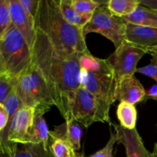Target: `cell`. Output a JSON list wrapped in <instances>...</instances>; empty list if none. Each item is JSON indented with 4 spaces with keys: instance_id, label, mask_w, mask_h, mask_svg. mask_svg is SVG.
Masks as SVG:
<instances>
[{
    "instance_id": "obj_18",
    "label": "cell",
    "mask_w": 157,
    "mask_h": 157,
    "mask_svg": "<svg viewBox=\"0 0 157 157\" xmlns=\"http://www.w3.org/2000/svg\"><path fill=\"white\" fill-rule=\"evenodd\" d=\"M117 116L120 125L127 130L136 129L137 112L134 105L126 102H120L117 110Z\"/></svg>"
},
{
    "instance_id": "obj_22",
    "label": "cell",
    "mask_w": 157,
    "mask_h": 157,
    "mask_svg": "<svg viewBox=\"0 0 157 157\" xmlns=\"http://www.w3.org/2000/svg\"><path fill=\"white\" fill-rule=\"evenodd\" d=\"M103 2L94 0H72V6L78 13L83 15H92Z\"/></svg>"
},
{
    "instance_id": "obj_5",
    "label": "cell",
    "mask_w": 157,
    "mask_h": 157,
    "mask_svg": "<svg viewBox=\"0 0 157 157\" xmlns=\"http://www.w3.org/2000/svg\"><path fill=\"white\" fill-rule=\"evenodd\" d=\"M0 49L6 72L14 77L25 70L32 62V52L19 31L11 23L0 39Z\"/></svg>"
},
{
    "instance_id": "obj_3",
    "label": "cell",
    "mask_w": 157,
    "mask_h": 157,
    "mask_svg": "<svg viewBox=\"0 0 157 157\" xmlns=\"http://www.w3.org/2000/svg\"><path fill=\"white\" fill-rule=\"evenodd\" d=\"M80 63L81 87L111 106L117 101V78L107 59L87 52L80 55Z\"/></svg>"
},
{
    "instance_id": "obj_19",
    "label": "cell",
    "mask_w": 157,
    "mask_h": 157,
    "mask_svg": "<svg viewBox=\"0 0 157 157\" xmlns=\"http://www.w3.org/2000/svg\"><path fill=\"white\" fill-rule=\"evenodd\" d=\"M18 144L17 150L12 156L2 157H55L51 149H46L43 144Z\"/></svg>"
},
{
    "instance_id": "obj_14",
    "label": "cell",
    "mask_w": 157,
    "mask_h": 157,
    "mask_svg": "<svg viewBox=\"0 0 157 157\" xmlns=\"http://www.w3.org/2000/svg\"><path fill=\"white\" fill-rule=\"evenodd\" d=\"M82 130L78 122L75 120L66 121L61 125L55 127L53 131H49V137H57L67 141L75 151L81 148Z\"/></svg>"
},
{
    "instance_id": "obj_10",
    "label": "cell",
    "mask_w": 157,
    "mask_h": 157,
    "mask_svg": "<svg viewBox=\"0 0 157 157\" xmlns=\"http://www.w3.org/2000/svg\"><path fill=\"white\" fill-rule=\"evenodd\" d=\"M9 9L11 23L23 35L32 52L36 40L35 21L26 13L18 0H10Z\"/></svg>"
},
{
    "instance_id": "obj_20",
    "label": "cell",
    "mask_w": 157,
    "mask_h": 157,
    "mask_svg": "<svg viewBox=\"0 0 157 157\" xmlns=\"http://www.w3.org/2000/svg\"><path fill=\"white\" fill-rule=\"evenodd\" d=\"M109 10L117 16L123 18L133 13L140 5V0H109L106 2Z\"/></svg>"
},
{
    "instance_id": "obj_36",
    "label": "cell",
    "mask_w": 157,
    "mask_h": 157,
    "mask_svg": "<svg viewBox=\"0 0 157 157\" xmlns=\"http://www.w3.org/2000/svg\"><path fill=\"white\" fill-rule=\"evenodd\" d=\"M155 101H157V99H156V100H155Z\"/></svg>"
},
{
    "instance_id": "obj_34",
    "label": "cell",
    "mask_w": 157,
    "mask_h": 157,
    "mask_svg": "<svg viewBox=\"0 0 157 157\" xmlns=\"http://www.w3.org/2000/svg\"><path fill=\"white\" fill-rule=\"evenodd\" d=\"M3 154V148H2V144L1 136H0V155Z\"/></svg>"
},
{
    "instance_id": "obj_8",
    "label": "cell",
    "mask_w": 157,
    "mask_h": 157,
    "mask_svg": "<svg viewBox=\"0 0 157 157\" xmlns=\"http://www.w3.org/2000/svg\"><path fill=\"white\" fill-rule=\"evenodd\" d=\"M148 51L138 47L127 41L115 48V51L107 58L116 75L117 78L126 76H133L137 70V64Z\"/></svg>"
},
{
    "instance_id": "obj_35",
    "label": "cell",
    "mask_w": 157,
    "mask_h": 157,
    "mask_svg": "<svg viewBox=\"0 0 157 157\" xmlns=\"http://www.w3.org/2000/svg\"><path fill=\"white\" fill-rule=\"evenodd\" d=\"M74 157H84V155L81 154V153H75V156Z\"/></svg>"
},
{
    "instance_id": "obj_21",
    "label": "cell",
    "mask_w": 157,
    "mask_h": 157,
    "mask_svg": "<svg viewBox=\"0 0 157 157\" xmlns=\"http://www.w3.org/2000/svg\"><path fill=\"white\" fill-rule=\"evenodd\" d=\"M50 149L55 157H74L75 151L71 146L62 139L50 137Z\"/></svg>"
},
{
    "instance_id": "obj_7",
    "label": "cell",
    "mask_w": 157,
    "mask_h": 157,
    "mask_svg": "<svg viewBox=\"0 0 157 157\" xmlns=\"http://www.w3.org/2000/svg\"><path fill=\"white\" fill-rule=\"evenodd\" d=\"M82 32L84 37L91 32L101 34L113 43L115 48H117L125 41L126 21L113 15L107 8L106 2H103L83 28Z\"/></svg>"
},
{
    "instance_id": "obj_30",
    "label": "cell",
    "mask_w": 157,
    "mask_h": 157,
    "mask_svg": "<svg viewBox=\"0 0 157 157\" xmlns=\"http://www.w3.org/2000/svg\"><path fill=\"white\" fill-rule=\"evenodd\" d=\"M140 5L150 8V9H157V0H140Z\"/></svg>"
},
{
    "instance_id": "obj_33",
    "label": "cell",
    "mask_w": 157,
    "mask_h": 157,
    "mask_svg": "<svg viewBox=\"0 0 157 157\" xmlns=\"http://www.w3.org/2000/svg\"><path fill=\"white\" fill-rule=\"evenodd\" d=\"M148 53H157V47L156 48H151L150 49V50H148Z\"/></svg>"
},
{
    "instance_id": "obj_27",
    "label": "cell",
    "mask_w": 157,
    "mask_h": 157,
    "mask_svg": "<svg viewBox=\"0 0 157 157\" xmlns=\"http://www.w3.org/2000/svg\"><path fill=\"white\" fill-rule=\"evenodd\" d=\"M26 13L35 21L39 7L40 0H18Z\"/></svg>"
},
{
    "instance_id": "obj_26",
    "label": "cell",
    "mask_w": 157,
    "mask_h": 157,
    "mask_svg": "<svg viewBox=\"0 0 157 157\" xmlns=\"http://www.w3.org/2000/svg\"><path fill=\"white\" fill-rule=\"evenodd\" d=\"M117 143V138L115 133H111L110 137L105 147L89 157H113V150L114 144Z\"/></svg>"
},
{
    "instance_id": "obj_25",
    "label": "cell",
    "mask_w": 157,
    "mask_h": 157,
    "mask_svg": "<svg viewBox=\"0 0 157 157\" xmlns=\"http://www.w3.org/2000/svg\"><path fill=\"white\" fill-rule=\"evenodd\" d=\"M150 63L144 67H138L136 72L153 78L157 84V53H152Z\"/></svg>"
},
{
    "instance_id": "obj_24",
    "label": "cell",
    "mask_w": 157,
    "mask_h": 157,
    "mask_svg": "<svg viewBox=\"0 0 157 157\" xmlns=\"http://www.w3.org/2000/svg\"><path fill=\"white\" fill-rule=\"evenodd\" d=\"M15 77L7 72L0 73V104H3L7 97L14 88Z\"/></svg>"
},
{
    "instance_id": "obj_23",
    "label": "cell",
    "mask_w": 157,
    "mask_h": 157,
    "mask_svg": "<svg viewBox=\"0 0 157 157\" xmlns=\"http://www.w3.org/2000/svg\"><path fill=\"white\" fill-rule=\"evenodd\" d=\"M10 0H0V39L4 37L11 25Z\"/></svg>"
},
{
    "instance_id": "obj_29",
    "label": "cell",
    "mask_w": 157,
    "mask_h": 157,
    "mask_svg": "<svg viewBox=\"0 0 157 157\" xmlns=\"http://www.w3.org/2000/svg\"><path fill=\"white\" fill-rule=\"evenodd\" d=\"M147 99H157V84L152 86L150 89L146 90V98L145 100Z\"/></svg>"
},
{
    "instance_id": "obj_6",
    "label": "cell",
    "mask_w": 157,
    "mask_h": 157,
    "mask_svg": "<svg viewBox=\"0 0 157 157\" xmlns=\"http://www.w3.org/2000/svg\"><path fill=\"white\" fill-rule=\"evenodd\" d=\"M110 109L109 104L81 86L72 104V119L86 128L97 122L108 123L110 121Z\"/></svg>"
},
{
    "instance_id": "obj_4",
    "label": "cell",
    "mask_w": 157,
    "mask_h": 157,
    "mask_svg": "<svg viewBox=\"0 0 157 157\" xmlns=\"http://www.w3.org/2000/svg\"><path fill=\"white\" fill-rule=\"evenodd\" d=\"M15 93L24 107H32L44 115L55 106L46 81L33 60L29 67L15 77Z\"/></svg>"
},
{
    "instance_id": "obj_28",
    "label": "cell",
    "mask_w": 157,
    "mask_h": 157,
    "mask_svg": "<svg viewBox=\"0 0 157 157\" xmlns=\"http://www.w3.org/2000/svg\"><path fill=\"white\" fill-rule=\"evenodd\" d=\"M9 112L2 104H0V133L6 128L9 123Z\"/></svg>"
},
{
    "instance_id": "obj_12",
    "label": "cell",
    "mask_w": 157,
    "mask_h": 157,
    "mask_svg": "<svg viewBox=\"0 0 157 157\" xmlns=\"http://www.w3.org/2000/svg\"><path fill=\"white\" fill-rule=\"evenodd\" d=\"M145 98L146 90L134 75L123 77L117 80V101L134 105L144 101Z\"/></svg>"
},
{
    "instance_id": "obj_9",
    "label": "cell",
    "mask_w": 157,
    "mask_h": 157,
    "mask_svg": "<svg viewBox=\"0 0 157 157\" xmlns=\"http://www.w3.org/2000/svg\"><path fill=\"white\" fill-rule=\"evenodd\" d=\"M35 114L34 108L22 107L12 117L8 130L7 140L13 153L16 151L18 144H30V133Z\"/></svg>"
},
{
    "instance_id": "obj_11",
    "label": "cell",
    "mask_w": 157,
    "mask_h": 157,
    "mask_svg": "<svg viewBox=\"0 0 157 157\" xmlns=\"http://www.w3.org/2000/svg\"><path fill=\"white\" fill-rule=\"evenodd\" d=\"M118 144L126 150L127 157H153L144 146L143 140L136 129L127 130L121 125H113Z\"/></svg>"
},
{
    "instance_id": "obj_17",
    "label": "cell",
    "mask_w": 157,
    "mask_h": 157,
    "mask_svg": "<svg viewBox=\"0 0 157 157\" xmlns=\"http://www.w3.org/2000/svg\"><path fill=\"white\" fill-rule=\"evenodd\" d=\"M59 8L63 17L67 22L81 29L91 18L92 15H83L78 13L72 6V0H60Z\"/></svg>"
},
{
    "instance_id": "obj_1",
    "label": "cell",
    "mask_w": 157,
    "mask_h": 157,
    "mask_svg": "<svg viewBox=\"0 0 157 157\" xmlns=\"http://www.w3.org/2000/svg\"><path fill=\"white\" fill-rule=\"evenodd\" d=\"M36 29L32 60L46 81L55 106L66 121L72 119L71 108L78 89L81 87L79 53L58 52L47 35Z\"/></svg>"
},
{
    "instance_id": "obj_16",
    "label": "cell",
    "mask_w": 157,
    "mask_h": 157,
    "mask_svg": "<svg viewBox=\"0 0 157 157\" xmlns=\"http://www.w3.org/2000/svg\"><path fill=\"white\" fill-rule=\"evenodd\" d=\"M30 144H43L46 149H50L48 128L43 115L40 113L35 114L30 133Z\"/></svg>"
},
{
    "instance_id": "obj_2",
    "label": "cell",
    "mask_w": 157,
    "mask_h": 157,
    "mask_svg": "<svg viewBox=\"0 0 157 157\" xmlns=\"http://www.w3.org/2000/svg\"><path fill=\"white\" fill-rule=\"evenodd\" d=\"M35 26L47 35L53 47L61 53L89 52L82 29L64 19L60 10L59 1L40 0Z\"/></svg>"
},
{
    "instance_id": "obj_31",
    "label": "cell",
    "mask_w": 157,
    "mask_h": 157,
    "mask_svg": "<svg viewBox=\"0 0 157 157\" xmlns=\"http://www.w3.org/2000/svg\"><path fill=\"white\" fill-rule=\"evenodd\" d=\"M3 72H6V66H5L4 60H3L2 55L1 49H0V73H3Z\"/></svg>"
},
{
    "instance_id": "obj_32",
    "label": "cell",
    "mask_w": 157,
    "mask_h": 157,
    "mask_svg": "<svg viewBox=\"0 0 157 157\" xmlns=\"http://www.w3.org/2000/svg\"><path fill=\"white\" fill-rule=\"evenodd\" d=\"M153 156L157 157V142L154 144V147H153Z\"/></svg>"
},
{
    "instance_id": "obj_13",
    "label": "cell",
    "mask_w": 157,
    "mask_h": 157,
    "mask_svg": "<svg viewBox=\"0 0 157 157\" xmlns=\"http://www.w3.org/2000/svg\"><path fill=\"white\" fill-rule=\"evenodd\" d=\"M125 40L148 51L157 47V29L126 22Z\"/></svg>"
},
{
    "instance_id": "obj_15",
    "label": "cell",
    "mask_w": 157,
    "mask_h": 157,
    "mask_svg": "<svg viewBox=\"0 0 157 157\" xmlns=\"http://www.w3.org/2000/svg\"><path fill=\"white\" fill-rule=\"evenodd\" d=\"M126 22L157 29V9L140 5L132 14L123 17Z\"/></svg>"
}]
</instances>
